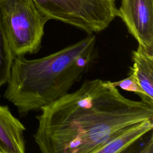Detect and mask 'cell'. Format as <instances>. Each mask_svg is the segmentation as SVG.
Listing matches in <instances>:
<instances>
[{
    "label": "cell",
    "instance_id": "obj_4",
    "mask_svg": "<svg viewBox=\"0 0 153 153\" xmlns=\"http://www.w3.org/2000/svg\"><path fill=\"white\" fill-rule=\"evenodd\" d=\"M49 19L77 27L88 35L106 29L117 17L115 0H33Z\"/></svg>",
    "mask_w": 153,
    "mask_h": 153
},
{
    "label": "cell",
    "instance_id": "obj_5",
    "mask_svg": "<svg viewBox=\"0 0 153 153\" xmlns=\"http://www.w3.org/2000/svg\"><path fill=\"white\" fill-rule=\"evenodd\" d=\"M117 17L138 45L153 53V0H121Z\"/></svg>",
    "mask_w": 153,
    "mask_h": 153
},
{
    "label": "cell",
    "instance_id": "obj_8",
    "mask_svg": "<svg viewBox=\"0 0 153 153\" xmlns=\"http://www.w3.org/2000/svg\"><path fill=\"white\" fill-rule=\"evenodd\" d=\"M153 128V118L146 119L129 125L120 130L95 153H119L139 140Z\"/></svg>",
    "mask_w": 153,
    "mask_h": 153
},
{
    "label": "cell",
    "instance_id": "obj_1",
    "mask_svg": "<svg viewBox=\"0 0 153 153\" xmlns=\"http://www.w3.org/2000/svg\"><path fill=\"white\" fill-rule=\"evenodd\" d=\"M40 111L33 139L43 153H95L122 128L153 118V106L125 97L100 79L84 81Z\"/></svg>",
    "mask_w": 153,
    "mask_h": 153
},
{
    "label": "cell",
    "instance_id": "obj_2",
    "mask_svg": "<svg viewBox=\"0 0 153 153\" xmlns=\"http://www.w3.org/2000/svg\"><path fill=\"white\" fill-rule=\"evenodd\" d=\"M96 37L78 42L36 59L15 57L4 97L21 116L50 104L67 93L97 58Z\"/></svg>",
    "mask_w": 153,
    "mask_h": 153
},
{
    "label": "cell",
    "instance_id": "obj_9",
    "mask_svg": "<svg viewBox=\"0 0 153 153\" xmlns=\"http://www.w3.org/2000/svg\"><path fill=\"white\" fill-rule=\"evenodd\" d=\"M14 57L4 30L0 11V87L8 80Z\"/></svg>",
    "mask_w": 153,
    "mask_h": 153
},
{
    "label": "cell",
    "instance_id": "obj_7",
    "mask_svg": "<svg viewBox=\"0 0 153 153\" xmlns=\"http://www.w3.org/2000/svg\"><path fill=\"white\" fill-rule=\"evenodd\" d=\"M131 57L130 74L143 91L144 102L153 106V53L138 45L137 49L132 51Z\"/></svg>",
    "mask_w": 153,
    "mask_h": 153
},
{
    "label": "cell",
    "instance_id": "obj_3",
    "mask_svg": "<svg viewBox=\"0 0 153 153\" xmlns=\"http://www.w3.org/2000/svg\"><path fill=\"white\" fill-rule=\"evenodd\" d=\"M4 30L14 57L36 53L49 19L33 0H0Z\"/></svg>",
    "mask_w": 153,
    "mask_h": 153
},
{
    "label": "cell",
    "instance_id": "obj_10",
    "mask_svg": "<svg viewBox=\"0 0 153 153\" xmlns=\"http://www.w3.org/2000/svg\"><path fill=\"white\" fill-rule=\"evenodd\" d=\"M112 84L115 87H120L124 90L134 93L137 94L141 99V100L144 102L145 95L143 91L132 74H130V75L125 79L112 82Z\"/></svg>",
    "mask_w": 153,
    "mask_h": 153
},
{
    "label": "cell",
    "instance_id": "obj_6",
    "mask_svg": "<svg viewBox=\"0 0 153 153\" xmlns=\"http://www.w3.org/2000/svg\"><path fill=\"white\" fill-rule=\"evenodd\" d=\"M26 128L10 112L7 106L0 105V152L25 153Z\"/></svg>",
    "mask_w": 153,
    "mask_h": 153
},
{
    "label": "cell",
    "instance_id": "obj_11",
    "mask_svg": "<svg viewBox=\"0 0 153 153\" xmlns=\"http://www.w3.org/2000/svg\"><path fill=\"white\" fill-rule=\"evenodd\" d=\"M0 153H1V152H0Z\"/></svg>",
    "mask_w": 153,
    "mask_h": 153
}]
</instances>
